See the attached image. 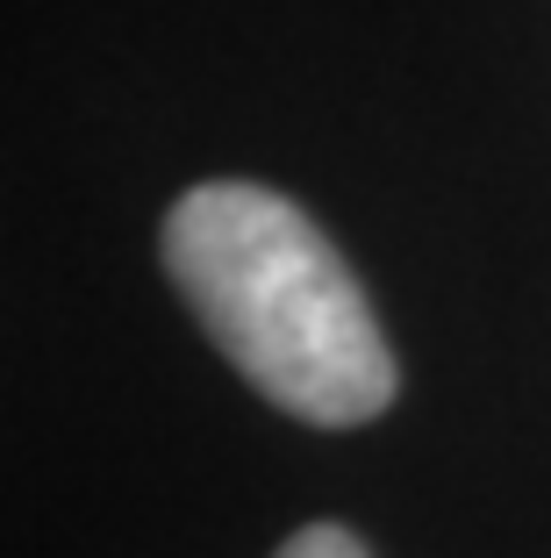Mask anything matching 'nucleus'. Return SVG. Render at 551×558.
I'll return each instance as SVG.
<instances>
[{
  "instance_id": "nucleus-2",
  "label": "nucleus",
  "mask_w": 551,
  "mask_h": 558,
  "mask_svg": "<svg viewBox=\"0 0 551 558\" xmlns=\"http://www.w3.org/2000/svg\"><path fill=\"white\" fill-rule=\"evenodd\" d=\"M273 558H373V551H366L344 523H309V530H294Z\"/></svg>"
},
{
  "instance_id": "nucleus-1",
  "label": "nucleus",
  "mask_w": 551,
  "mask_h": 558,
  "mask_svg": "<svg viewBox=\"0 0 551 558\" xmlns=\"http://www.w3.org/2000/svg\"><path fill=\"white\" fill-rule=\"evenodd\" d=\"M179 301L273 409L358 429L394 409V351L373 301L309 208L259 180H201L158 230Z\"/></svg>"
}]
</instances>
